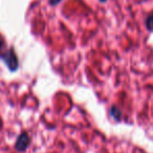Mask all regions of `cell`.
<instances>
[{"instance_id":"7","label":"cell","mask_w":153,"mask_h":153,"mask_svg":"<svg viewBox=\"0 0 153 153\" xmlns=\"http://www.w3.org/2000/svg\"><path fill=\"white\" fill-rule=\"evenodd\" d=\"M100 1H101V2H106L107 0H100Z\"/></svg>"},{"instance_id":"5","label":"cell","mask_w":153,"mask_h":153,"mask_svg":"<svg viewBox=\"0 0 153 153\" xmlns=\"http://www.w3.org/2000/svg\"><path fill=\"white\" fill-rule=\"evenodd\" d=\"M61 1H62V0H49V3H51V5L55 7V5H57L58 3H60Z\"/></svg>"},{"instance_id":"1","label":"cell","mask_w":153,"mask_h":153,"mask_svg":"<svg viewBox=\"0 0 153 153\" xmlns=\"http://www.w3.org/2000/svg\"><path fill=\"white\" fill-rule=\"evenodd\" d=\"M1 59L3 60L5 65L7 66V68H9L11 71H15V70L18 69L19 62H18L17 55L15 53L13 48H10L7 53H3V55L1 56Z\"/></svg>"},{"instance_id":"6","label":"cell","mask_w":153,"mask_h":153,"mask_svg":"<svg viewBox=\"0 0 153 153\" xmlns=\"http://www.w3.org/2000/svg\"><path fill=\"white\" fill-rule=\"evenodd\" d=\"M3 46H4V41H3V39L1 38V37H0V53H1V51H2Z\"/></svg>"},{"instance_id":"2","label":"cell","mask_w":153,"mask_h":153,"mask_svg":"<svg viewBox=\"0 0 153 153\" xmlns=\"http://www.w3.org/2000/svg\"><path fill=\"white\" fill-rule=\"evenodd\" d=\"M30 143V135L27 134V132H22L19 136H18L17 140H16L15 148L18 152H24L26 149L28 148Z\"/></svg>"},{"instance_id":"4","label":"cell","mask_w":153,"mask_h":153,"mask_svg":"<svg viewBox=\"0 0 153 153\" xmlns=\"http://www.w3.org/2000/svg\"><path fill=\"white\" fill-rule=\"evenodd\" d=\"M146 25L149 30H153V13L148 16L146 20Z\"/></svg>"},{"instance_id":"3","label":"cell","mask_w":153,"mask_h":153,"mask_svg":"<svg viewBox=\"0 0 153 153\" xmlns=\"http://www.w3.org/2000/svg\"><path fill=\"white\" fill-rule=\"evenodd\" d=\"M110 115L114 120H117V121H120V120H121V117H122L121 110H120V109L117 108V107L113 106L112 108L110 109Z\"/></svg>"}]
</instances>
